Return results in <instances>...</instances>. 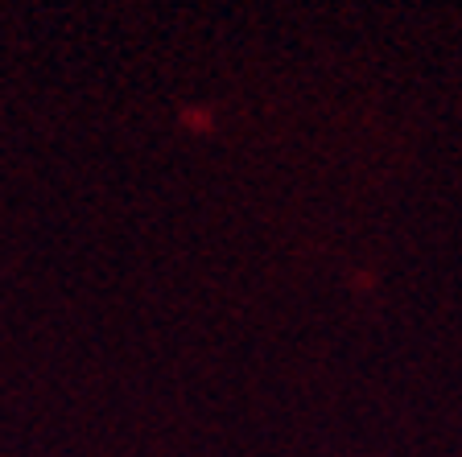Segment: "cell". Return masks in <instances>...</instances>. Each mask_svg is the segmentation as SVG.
<instances>
[{
    "mask_svg": "<svg viewBox=\"0 0 462 457\" xmlns=\"http://www.w3.org/2000/svg\"><path fill=\"white\" fill-rule=\"evenodd\" d=\"M178 120H182L186 133H211V124H215V115L207 107H190V104L178 112Z\"/></svg>",
    "mask_w": 462,
    "mask_h": 457,
    "instance_id": "1",
    "label": "cell"
}]
</instances>
